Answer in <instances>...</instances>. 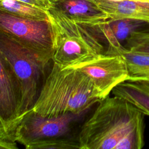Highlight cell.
Returning <instances> with one entry per match:
<instances>
[{"instance_id": "8fae6325", "label": "cell", "mask_w": 149, "mask_h": 149, "mask_svg": "<svg viewBox=\"0 0 149 149\" xmlns=\"http://www.w3.org/2000/svg\"><path fill=\"white\" fill-rule=\"evenodd\" d=\"M109 19H133L149 22V2L93 0Z\"/></svg>"}, {"instance_id": "7a4b0ae2", "label": "cell", "mask_w": 149, "mask_h": 149, "mask_svg": "<svg viewBox=\"0 0 149 149\" xmlns=\"http://www.w3.org/2000/svg\"><path fill=\"white\" fill-rule=\"evenodd\" d=\"M101 100L88 76L76 69L62 68L52 62L31 109L45 116L80 113L88 111Z\"/></svg>"}, {"instance_id": "52a82bcc", "label": "cell", "mask_w": 149, "mask_h": 149, "mask_svg": "<svg viewBox=\"0 0 149 149\" xmlns=\"http://www.w3.org/2000/svg\"><path fill=\"white\" fill-rule=\"evenodd\" d=\"M69 68L76 69L92 80L101 100L120 83L126 81L128 72L123 58L105 52L88 58Z\"/></svg>"}, {"instance_id": "9c48e42d", "label": "cell", "mask_w": 149, "mask_h": 149, "mask_svg": "<svg viewBox=\"0 0 149 149\" xmlns=\"http://www.w3.org/2000/svg\"><path fill=\"white\" fill-rule=\"evenodd\" d=\"M88 25L101 41L107 44V49L124 47L133 34L149 30V22L126 18L108 19L97 24Z\"/></svg>"}, {"instance_id": "9a60e30c", "label": "cell", "mask_w": 149, "mask_h": 149, "mask_svg": "<svg viewBox=\"0 0 149 149\" xmlns=\"http://www.w3.org/2000/svg\"><path fill=\"white\" fill-rule=\"evenodd\" d=\"M124 47L131 51L149 54V30L133 34L127 40Z\"/></svg>"}, {"instance_id": "3957f363", "label": "cell", "mask_w": 149, "mask_h": 149, "mask_svg": "<svg viewBox=\"0 0 149 149\" xmlns=\"http://www.w3.org/2000/svg\"><path fill=\"white\" fill-rule=\"evenodd\" d=\"M88 112L45 116L31 109L17 125L15 140L26 149H80L79 133Z\"/></svg>"}, {"instance_id": "ac0fdd59", "label": "cell", "mask_w": 149, "mask_h": 149, "mask_svg": "<svg viewBox=\"0 0 149 149\" xmlns=\"http://www.w3.org/2000/svg\"><path fill=\"white\" fill-rule=\"evenodd\" d=\"M112 1H141V2H149V0H108Z\"/></svg>"}, {"instance_id": "4fadbf2b", "label": "cell", "mask_w": 149, "mask_h": 149, "mask_svg": "<svg viewBox=\"0 0 149 149\" xmlns=\"http://www.w3.org/2000/svg\"><path fill=\"white\" fill-rule=\"evenodd\" d=\"M116 96L128 101L143 113L149 116V83L125 81L112 91Z\"/></svg>"}, {"instance_id": "277c9868", "label": "cell", "mask_w": 149, "mask_h": 149, "mask_svg": "<svg viewBox=\"0 0 149 149\" xmlns=\"http://www.w3.org/2000/svg\"><path fill=\"white\" fill-rule=\"evenodd\" d=\"M47 12L52 30V62L69 68L105 52L103 42L88 24L74 22L51 9Z\"/></svg>"}, {"instance_id": "e0dca14e", "label": "cell", "mask_w": 149, "mask_h": 149, "mask_svg": "<svg viewBox=\"0 0 149 149\" xmlns=\"http://www.w3.org/2000/svg\"><path fill=\"white\" fill-rule=\"evenodd\" d=\"M18 146L16 141L0 140V149H16Z\"/></svg>"}, {"instance_id": "30bf717a", "label": "cell", "mask_w": 149, "mask_h": 149, "mask_svg": "<svg viewBox=\"0 0 149 149\" xmlns=\"http://www.w3.org/2000/svg\"><path fill=\"white\" fill-rule=\"evenodd\" d=\"M49 9L77 23L94 24L108 19L93 0H50ZM49 10V9H48Z\"/></svg>"}, {"instance_id": "5b68a950", "label": "cell", "mask_w": 149, "mask_h": 149, "mask_svg": "<svg viewBox=\"0 0 149 149\" xmlns=\"http://www.w3.org/2000/svg\"><path fill=\"white\" fill-rule=\"evenodd\" d=\"M0 54L19 83L21 111L24 116L33 107L48 72L51 62L0 32Z\"/></svg>"}, {"instance_id": "2e32d148", "label": "cell", "mask_w": 149, "mask_h": 149, "mask_svg": "<svg viewBox=\"0 0 149 149\" xmlns=\"http://www.w3.org/2000/svg\"><path fill=\"white\" fill-rule=\"evenodd\" d=\"M47 11L51 6L50 0H17Z\"/></svg>"}, {"instance_id": "6da1fadb", "label": "cell", "mask_w": 149, "mask_h": 149, "mask_svg": "<svg viewBox=\"0 0 149 149\" xmlns=\"http://www.w3.org/2000/svg\"><path fill=\"white\" fill-rule=\"evenodd\" d=\"M144 114L123 98L107 96L82 123L80 149H140L144 145Z\"/></svg>"}, {"instance_id": "8992f818", "label": "cell", "mask_w": 149, "mask_h": 149, "mask_svg": "<svg viewBox=\"0 0 149 149\" xmlns=\"http://www.w3.org/2000/svg\"><path fill=\"white\" fill-rule=\"evenodd\" d=\"M0 32L45 61L52 62L53 41L49 19H31L0 10Z\"/></svg>"}, {"instance_id": "5bb4252c", "label": "cell", "mask_w": 149, "mask_h": 149, "mask_svg": "<svg viewBox=\"0 0 149 149\" xmlns=\"http://www.w3.org/2000/svg\"><path fill=\"white\" fill-rule=\"evenodd\" d=\"M0 10L25 17L49 20L47 11L17 0H0Z\"/></svg>"}, {"instance_id": "ba28073f", "label": "cell", "mask_w": 149, "mask_h": 149, "mask_svg": "<svg viewBox=\"0 0 149 149\" xmlns=\"http://www.w3.org/2000/svg\"><path fill=\"white\" fill-rule=\"evenodd\" d=\"M19 83L0 54V140L16 141L15 133L23 117Z\"/></svg>"}, {"instance_id": "7c38bea8", "label": "cell", "mask_w": 149, "mask_h": 149, "mask_svg": "<svg viewBox=\"0 0 149 149\" xmlns=\"http://www.w3.org/2000/svg\"><path fill=\"white\" fill-rule=\"evenodd\" d=\"M105 52L120 55L123 58L128 72L126 81L149 83V54L131 51L123 46L107 49Z\"/></svg>"}]
</instances>
